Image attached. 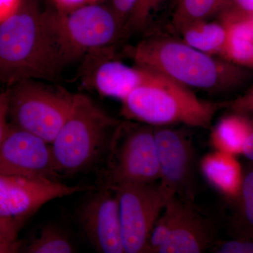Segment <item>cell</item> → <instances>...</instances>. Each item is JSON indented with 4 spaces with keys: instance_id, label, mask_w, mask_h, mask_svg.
I'll list each match as a JSON object with an SVG mask.
<instances>
[{
    "instance_id": "1",
    "label": "cell",
    "mask_w": 253,
    "mask_h": 253,
    "mask_svg": "<svg viewBox=\"0 0 253 253\" xmlns=\"http://www.w3.org/2000/svg\"><path fill=\"white\" fill-rule=\"evenodd\" d=\"M48 18L36 0H22L0 21V81H54L64 68Z\"/></svg>"
},
{
    "instance_id": "2",
    "label": "cell",
    "mask_w": 253,
    "mask_h": 253,
    "mask_svg": "<svg viewBox=\"0 0 253 253\" xmlns=\"http://www.w3.org/2000/svg\"><path fill=\"white\" fill-rule=\"evenodd\" d=\"M136 66L154 71L189 89L226 92L244 85L249 70L191 47L166 36L145 38L125 49Z\"/></svg>"
},
{
    "instance_id": "3",
    "label": "cell",
    "mask_w": 253,
    "mask_h": 253,
    "mask_svg": "<svg viewBox=\"0 0 253 253\" xmlns=\"http://www.w3.org/2000/svg\"><path fill=\"white\" fill-rule=\"evenodd\" d=\"M121 123L89 96L76 94L69 116L51 144L58 175H76L105 163Z\"/></svg>"
},
{
    "instance_id": "4",
    "label": "cell",
    "mask_w": 253,
    "mask_h": 253,
    "mask_svg": "<svg viewBox=\"0 0 253 253\" xmlns=\"http://www.w3.org/2000/svg\"><path fill=\"white\" fill-rule=\"evenodd\" d=\"M121 102V113L129 121L153 126L182 124L201 128L209 127L216 113L228 104L199 99L192 89L161 75Z\"/></svg>"
},
{
    "instance_id": "5",
    "label": "cell",
    "mask_w": 253,
    "mask_h": 253,
    "mask_svg": "<svg viewBox=\"0 0 253 253\" xmlns=\"http://www.w3.org/2000/svg\"><path fill=\"white\" fill-rule=\"evenodd\" d=\"M47 12L64 66L109 47L122 35V24L111 7L88 4L65 14L56 10Z\"/></svg>"
},
{
    "instance_id": "6",
    "label": "cell",
    "mask_w": 253,
    "mask_h": 253,
    "mask_svg": "<svg viewBox=\"0 0 253 253\" xmlns=\"http://www.w3.org/2000/svg\"><path fill=\"white\" fill-rule=\"evenodd\" d=\"M9 89L11 124L51 144L69 116L76 94L36 80L18 82Z\"/></svg>"
},
{
    "instance_id": "7",
    "label": "cell",
    "mask_w": 253,
    "mask_h": 253,
    "mask_svg": "<svg viewBox=\"0 0 253 253\" xmlns=\"http://www.w3.org/2000/svg\"><path fill=\"white\" fill-rule=\"evenodd\" d=\"M159 180L154 126L129 120L121 121L105 162L100 186Z\"/></svg>"
},
{
    "instance_id": "8",
    "label": "cell",
    "mask_w": 253,
    "mask_h": 253,
    "mask_svg": "<svg viewBox=\"0 0 253 253\" xmlns=\"http://www.w3.org/2000/svg\"><path fill=\"white\" fill-rule=\"evenodd\" d=\"M117 196L125 253H143L155 223L174 196L159 181L111 186Z\"/></svg>"
},
{
    "instance_id": "9",
    "label": "cell",
    "mask_w": 253,
    "mask_h": 253,
    "mask_svg": "<svg viewBox=\"0 0 253 253\" xmlns=\"http://www.w3.org/2000/svg\"><path fill=\"white\" fill-rule=\"evenodd\" d=\"M160 182L182 199L194 201L197 190V155L184 129L154 126Z\"/></svg>"
},
{
    "instance_id": "10",
    "label": "cell",
    "mask_w": 253,
    "mask_h": 253,
    "mask_svg": "<svg viewBox=\"0 0 253 253\" xmlns=\"http://www.w3.org/2000/svg\"><path fill=\"white\" fill-rule=\"evenodd\" d=\"M94 189L46 178L0 174V217L28 219L49 201Z\"/></svg>"
},
{
    "instance_id": "11",
    "label": "cell",
    "mask_w": 253,
    "mask_h": 253,
    "mask_svg": "<svg viewBox=\"0 0 253 253\" xmlns=\"http://www.w3.org/2000/svg\"><path fill=\"white\" fill-rule=\"evenodd\" d=\"M0 174L56 179L51 144L9 123L0 146Z\"/></svg>"
},
{
    "instance_id": "12",
    "label": "cell",
    "mask_w": 253,
    "mask_h": 253,
    "mask_svg": "<svg viewBox=\"0 0 253 253\" xmlns=\"http://www.w3.org/2000/svg\"><path fill=\"white\" fill-rule=\"evenodd\" d=\"M92 191L78 211L86 239L96 252L125 253L116 193L103 186Z\"/></svg>"
},
{
    "instance_id": "13",
    "label": "cell",
    "mask_w": 253,
    "mask_h": 253,
    "mask_svg": "<svg viewBox=\"0 0 253 253\" xmlns=\"http://www.w3.org/2000/svg\"><path fill=\"white\" fill-rule=\"evenodd\" d=\"M176 204L172 231L157 253H201L211 249L217 241L212 219L201 212L194 201L176 196Z\"/></svg>"
},
{
    "instance_id": "14",
    "label": "cell",
    "mask_w": 253,
    "mask_h": 253,
    "mask_svg": "<svg viewBox=\"0 0 253 253\" xmlns=\"http://www.w3.org/2000/svg\"><path fill=\"white\" fill-rule=\"evenodd\" d=\"M91 70V86L101 96L126 99L131 91L157 79L158 73L136 66H129L111 56H100Z\"/></svg>"
},
{
    "instance_id": "15",
    "label": "cell",
    "mask_w": 253,
    "mask_h": 253,
    "mask_svg": "<svg viewBox=\"0 0 253 253\" xmlns=\"http://www.w3.org/2000/svg\"><path fill=\"white\" fill-rule=\"evenodd\" d=\"M205 179L228 201L235 199L242 185L244 172L235 156L215 151L200 163Z\"/></svg>"
},
{
    "instance_id": "16",
    "label": "cell",
    "mask_w": 253,
    "mask_h": 253,
    "mask_svg": "<svg viewBox=\"0 0 253 253\" xmlns=\"http://www.w3.org/2000/svg\"><path fill=\"white\" fill-rule=\"evenodd\" d=\"M253 134L249 116L231 113L219 120L211 133V144L215 151L237 156L241 155L246 139Z\"/></svg>"
},
{
    "instance_id": "17",
    "label": "cell",
    "mask_w": 253,
    "mask_h": 253,
    "mask_svg": "<svg viewBox=\"0 0 253 253\" xmlns=\"http://www.w3.org/2000/svg\"><path fill=\"white\" fill-rule=\"evenodd\" d=\"M224 25L226 40L219 58L236 66L251 69L253 66V17Z\"/></svg>"
},
{
    "instance_id": "18",
    "label": "cell",
    "mask_w": 253,
    "mask_h": 253,
    "mask_svg": "<svg viewBox=\"0 0 253 253\" xmlns=\"http://www.w3.org/2000/svg\"><path fill=\"white\" fill-rule=\"evenodd\" d=\"M178 33L188 45L211 56L219 57L225 45L226 27L217 19L190 23Z\"/></svg>"
},
{
    "instance_id": "19",
    "label": "cell",
    "mask_w": 253,
    "mask_h": 253,
    "mask_svg": "<svg viewBox=\"0 0 253 253\" xmlns=\"http://www.w3.org/2000/svg\"><path fill=\"white\" fill-rule=\"evenodd\" d=\"M234 212L229 221V231L234 238L253 239V170L252 165L244 172L242 185L235 199Z\"/></svg>"
},
{
    "instance_id": "20",
    "label": "cell",
    "mask_w": 253,
    "mask_h": 253,
    "mask_svg": "<svg viewBox=\"0 0 253 253\" xmlns=\"http://www.w3.org/2000/svg\"><path fill=\"white\" fill-rule=\"evenodd\" d=\"M226 0H176L172 24L176 32L190 23L217 16Z\"/></svg>"
},
{
    "instance_id": "21",
    "label": "cell",
    "mask_w": 253,
    "mask_h": 253,
    "mask_svg": "<svg viewBox=\"0 0 253 253\" xmlns=\"http://www.w3.org/2000/svg\"><path fill=\"white\" fill-rule=\"evenodd\" d=\"M74 246L68 234L59 226L49 224L31 242L22 248L21 252L26 253H71Z\"/></svg>"
},
{
    "instance_id": "22",
    "label": "cell",
    "mask_w": 253,
    "mask_h": 253,
    "mask_svg": "<svg viewBox=\"0 0 253 253\" xmlns=\"http://www.w3.org/2000/svg\"><path fill=\"white\" fill-rule=\"evenodd\" d=\"M176 213V196H173L155 223L143 253H157L170 234Z\"/></svg>"
},
{
    "instance_id": "23",
    "label": "cell",
    "mask_w": 253,
    "mask_h": 253,
    "mask_svg": "<svg viewBox=\"0 0 253 253\" xmlns=\"http://www.w3.org/2000/svg\"><path fill=\"white\" fill-rule=\"evenodd\" d=\"M163 0H136L129 18L123 27L121 37L130 36L142 31L149 24L152 15L158 9Z\"/></svg>"
},
{
    "instance_id": "24",
    "label": "cell",
    "mask_w": 253,
    "mask_h": 253,
    "mask_svg": "<svg viewBox=\"0 0 253 253\" xmlns=\"http://www.w3.org/2000/svg\"><path fill=\"white\" fill-rule=\"evenodd\" d=\"M27 218L0 217V253L21 252L22 241L18 240V234Z\"/></svg>"
},
{
    "instance_id": "25",
    "label": "cell",
    "mask_w": 253,
    "mask_h": 253,
    "mask_svg": "<svg viewBox=\"0 0 253 253\" xmlns=\"http://www.w3.org/2000/svg\"><path fill=\"white\" fill-rule=\"evenodd\" d=\"M223 23L253 17V0H226L224 6L216 16Z\"/></svg>"
},
{
    "instance_id": "26",
    "label": "cell",
    "mask_w": 253,
    "mask_h": 253,
    "mask_svg": "<svg viewBox=\"0 0 253 253\" xmlns=\"http://www.w3.org/2000/svg\"><path fill=\"white\" fill-rule=\"evenodd\" d=\"M211 250L215 253H252L253 243L251 239L234 238L230 241H217Z\"/></svg>"
},
{
    "instance_id": "27",
    "label": "cell",
    "mask_w": 253,
    "mask_h": 253,
    "mask_svg": "<svg viewBox=\"0 0 253 253\" xmlns=\"http://www.w3.org/2000/svg\"><path fill=\"white\" fill-rule=\"evenodd\" d=\"M231 112L242 116H249L253 111V89L248 91L244 96L234 101H228L227 107Z\"/></svg>"
},
{
    "instance_id": "28",
    "label": "cell",
    "mask_w": 253,
    "mask_h": 253,
    "mask_svg": "<svg viewBox=\"0 0 253 253\" xmlns=\"http://www.w3.org/2000/svg\"><path fill=\"white\" fill-rule=\"evenodd\" d=\"M9 89L0 93V146L9 127Z\"/></svg>"
},
{
    "instance_id": "29",
    "label": "cell",
    "mask_w": 253,
    "mask_h": 253,
    "mask_svg": "<svg viewBox=\"0 0 253 253\" xmlns=\"http://www.w3.org/2000/svg\"><path fill=\"white\" fill-rule=\"evenodd\" d=\"M135 1L136 0H112L111 9L122 24L123 29L132 11Z\"/></svg>"
},
{
    "instance_id": "30",
    "label": "cell",
    "mask_w": 253,
    "mask_h": 253,
    "mask_svg": "<svg viewBox=\"0 0 253 253\" xmlns=\"http://www.w3.org/2000/svg\"><path fill=\"white\" fill-rule=\"evenodd\" d=\"M56 8V11L60 13H68L73 10L88 4L86 0H51Z\"/></svg>"
},
{
    "instance_id": "31",
    "label": "cell",
    "mask_w": 253,
    "mask_h": 253,
    "mask_svg": "<svg viewBox=\"0 0 253 253\" xmlns=\"http://www.w3.org/2000/svg\"><path fill=\"white\" fill-rule=\"evenodd\" d=\"M21 2L22 0H0V21L14 13Z\"/></svg>"
},
{
    "instance_id": "32",
    "label": "cell",
    "mask_w": 253,
    "mask_h": 253,
    "mask_svg": "<svg viewBox=\"0 0 253 253\" xmlns=\"http://www.w3.org/2000/svg\"><path fill=\"white\" fill-rule=\"evenodd\" d=\"M101 1H103V0H86L87 4H98Z\"/></svg>"
}]
</instances>
